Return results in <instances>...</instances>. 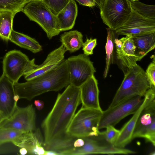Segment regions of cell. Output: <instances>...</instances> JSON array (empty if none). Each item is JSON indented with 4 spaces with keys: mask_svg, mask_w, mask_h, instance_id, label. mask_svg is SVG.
<instances>
[{
    "mask_svg": "<svg viewBox=\"0 0 155 155\" xmlns=\"http://www.w3.org/2000/svg\"><path fill=\"white\" fill-rule=\"evenodd\" d=\"M9 40L21 48L36 53L42 49V46L35 39L13 29Z\"/></svg>",
    "mask_w": 155,
    "mask_h": 155,
    "instance_id": "cell-20",
    "label": "cell"
},
{
    "mask_svg": "<svg viewBox=\"0 0 155 155\" xmlns=\"http://www.w3.org/2000/svg\"><path fill=\"white\" fill-rule=\"evenodd\" d=\"M35 117L32 104L24 107L17 106L11 116L1 123L0 128H12L25 132H32L36 129Z\"/></svg>",
    "mask_w": 155,
    "mask_h": 155,
    "instance_id": "cell-10",
    "label": "cell"
},
{
    "mask_svg": "<svg viewBox=\"0 0 155 155\" xmlns=\"http://www.w3.org/2000/svg\"><path fill=\"white\" fill-rule=\"evenodd\" d=\"M28 132L12 128H0V146L6 142H11L21 148Z\"/></svg>",
    "mask_w": 155,
    "mask_h": 155,
    "instance_id": "cell-22",
    "label": "cell"
},
{
    "mask_svg": "<svg viewBox=\"0 0 155 155\" xmlns=\"http://www.w3.org/2000/svg\"><path fill=\"white\" fill-rule=\"evenodd\" d=\"M41 0V1H43V0Z\"/></svg>",
    "mask_w": 155,
    "mask_h": 155,
    "instance_id": "cell-36",
    "label": "cell"
},
{
    "mask_svg": "<svg viewBox=\"0 0 155 155\" xmlns=\"http://www.w3.org/2000/svg\"><path fill=\"white\" fill-rule=\"evenodd\" d=\"M137 54L142 58L155 47V32L131 37Z\"/></svg>",
    "mask_w": 155,
    "mask_h": 155,
    "instance_id": "cell-19",
    "label": "cell"
},
{
    "mask_svg": "<svg viewBox=\"0 0 155 155\" xmlns=\"http://www.w3.org/2000/svg\"><path fill=\"white\" fill-rule=\"evenodd\" d=\"M138 0H128V1H129L130 2H134V1H138Z\"/></svg>",
    "mask_w": 155,
    "mask_h": 155,
    "instance_id": "cell-35",
    "label": "cell"
},
{
    "mask_svg": "<svg viewBox=\"0 0 155 155\" xmlns=\"http://www.w3.org/2000/svg\"><path fill=\"white\" fill-rule=\"evenodd\" d=\"M70 0H44L43 1L55 16L67 4Z\"/></svg>",
    "mask_w": 155,
    "mask_h": 155,
    "instance_id": "cell-28",
    "label": "cell"
},
{
    "mask_svg": "<svg viewBox=\"0 0 155 155\" xmlns=\"http://www.w3.org/2000/svg\"><path fill=\"white\" fill-rule=\"evenodd\" d=\"M115 32L118 35L131 37L155 32V20L145 18L132 9L128 19Z\"/></svg>",
    "mask_w": 155,
    "mask_h": 155,
    "instance_id": "cell-13",
    "label": "cell"
},
{
    "mask_svg": "<svg viewBox=\"0 0 155 155\" xmlns=\"http://www.w3.org/2000/svg\"><path fill=\"white\" fill-rule=\"evenodd\" d=\"M19 99L15 94L14 83L2 74L0 77V114L4 119L12 115Z\"/></svg>",
    "mask_w": 155,
    "mask_h": 155,
    "instance_id": "cell-15",
    "label": "cell"
},
{
    "mask_svg": "<svg viewBox=\"0 0 155 155\" xmlns=\"http://www.w3.org/2000/svg\"><path fill=\"white\" fill-rule=\"evenodd\" d=\"M107 35L105 45L106 52V65L104 71V78L107 77L108 73L110 66L114 63V53L115 39V31L109 28H107Z\"/></svg>",
    "mask_w": 155,
    "mask_h": 155,
    "instance_id": "cell-24",
    "label": "cell"
},
{
    "mask_svg": "<svg viewBox=\"0 0 155 155\" xmlns=\"http://www.w3.org/2000/svg\"><path fill=\"white\" fill-rule=\"evenodd\" d=\"M143 101L133 116L122 127L114 146L124 148L133 140L134 129L140 115L143 109L155 99V87H150L144 96Z\"/></svg>",
    "mask_w": 155,
    "mask_h": 155,
    "instance_id": "cell-14",
    "label": "cell"
},
{
    "mask_svg": "<svg viewBox=\"0 0 155 155\" xmlns=\"http://www.w3.org/2000/svg\"><path fill=\"white\" fill-rule=\"evenodd\" d=\"M31 0H0V10H10L15 14L22 12L25 5Z\"/></svg>",
    "mask_w": 155,
    "mask_h": 155,
    "instance_id": "cell-26",
    "label": "cell"
},
{
    "mask_svg": "<svg viewBox=\"0 0 155 155\" xmlns=\"http://www.w3.org/2000/svg\"><path fill=\"white\" fill-rule=\"evenodd\" d=\"M80 4L83 5L93 7L96 6V4L94 0H76Z\"/></svg>",
    "mask_w": 155,
    "mask_h": 155,
    "instance_id": "cell-31",
    "label": "cell"
},
{
    "mask_svg": "<svg viewBox=\"0 0 155 155\" xmlns=\"http://www.w3.org/2000/svg\"><path fill=\"white\" fill-rule=\"evenodd\" d=\"M4 120V118L2 117L0 114V125L2 121Z\"/></svg>",
    "mask_w": 155,
    "mask_h": 155,
    "instance_id": "cell-34",
    "label": "cell"
},
{
    "mask_svg": "<svg viewBox=\"0 0 155 155\" xmlns=\"http://www.w3.org/2000/svg\"><path fill=\"white\" fill-rule=\"evenodd\" d=\"M37 65L34 58L30 60L20 51L13 50L7 52L3 58V74L14 84Z\"/></svg>",
    "mask_w": 155,
    "mask_h": 155,
    "instance_id": "cell-7",
    "label": "cell"
},
{
    "mask_svg": "<svg viewBox=\"0 0 155 155\" xmlns=\"http://www.w3.org/2000/svg\"><path fill=\"white\" fill-rule=\"evenodd\" d=\"M105 128V131L100 132L101 135L106 142L114 145L119 136L120 130L111 125L108 126Z\"/></svg>",
    "mask_w": 155,
    "mask_h": 155,
    "instance_id": "cell-27",
    "label": "cell"
},
{
    "mask_svg": "<svg viewBox=\"0 0 155 155\" xmlns=\"http://www.w3.org/2000/svg\"><path fill=\"white\" fill-rule=\"evenodd\" d=\"M132 9L142 16L151 19L155 20V6L148 5L139 0L130 2Z\"/></svg>",
    "mask_w": 155,
    "mask_h": 155,
    "instance_id": "cell-25",
    "label": "cell"
},
{
    "mask_svg": "<svg viewBox=\"0 0 155 155\" xmlns=\"http://www.w3.org/2000/svg\"><path fill=\"white\" fill-rule=\"evenodd\" d=\"M34 103L37 109L39 110H41L44 107V103L41 100H35L34 101Z\"/></svg>",
    "mask_w": 155,
    "mask_h": 155,
    "instance_id": "cell-32",
    "label": "cell"
},
{
    "mask_svg": "<svg viewBox=\"0 0 155 155\" xmlns=\"http://www.w3.org/2000/svg\"><path fill=\"white\" fill-rule=\"evenodd\" d=\"M15 14L10 10H0V38L5 41L9 40Z\"/></svg>",
    "mask_w": 155,
    "mask_h": 155,
    "instance_id": "cell-23",
    "label": "cell"
},
{
    "mask_svg": "<svg viewBox=\"0 0 155 155\" xmlns=\"http://www.w3.org/2000/svg\"><path fill=\"white\" fill-rule=\"evenodd\" d=\"M67 51L61 45L51 52L43 63L26 73L24 78L28 81L49 72L58 67L64 60V54Z\"/></svg>",
    "mask_w": 155,
    "mask_h": 155,
    "instance_id": "cell-16",
    "label": "cell"
},
{
    "mask_svg": "<svg viewBox=\"0 0 155 155\" xmlns=\"http://www.w3.org/2000/svg\"><path fill=\"white\" fill-rule=\"evenodd\" d=\"M98 81L94 75L80 87V98L82 107L102 110L99 101Z\"/></svg>",
    "mask_w": 155,
    "mask_h": 155,
    "instance_id": "cell-17",
    "label": "cell"
},
{
    "mask_svg": "<svg viewBox=\"0 0 155 155\" xmlns=\"http://www.w3.org/2000/svg\"><path fill=\"white\" fill-rule=\"evenodd\" d=\"M70 84L80 87L96 72L93 62L88 56L80 54L67 59Z\"/></svg>",
    "mask_w": 155,
    "mask_h": 155,
    "instance_id": "cell-9",
    "label": "cell"
},
{
    "mask_svg": "<svg viewBox=\"0 0 155 155\" xmlns=\"http://www.w3.org/2000/svg\"><path fill=\"white\" fill-rule=\"evenodd\" d=\"M143 138L155 146V99L143 110L133 132V140Z\"/></svg>",
    "mask_w": 155,
    "mask_h": 155,
    "instance_id": "cell-11",
    "label": "cell"
},
{
    "mask_svg": "<svg viewBox=\"0 0 155 155\" xmlns=\"http://www.w3.org/2000/svg\"><path fill=\"white\" fill-rule=\"evenodd\" d=\"M115 45L117 63L124 74L142 58L136 53L131 36H126L119 39L115 38Z\"/></svg>",
    "mask_w": 155,
    "mask_h": 155,
    "instance_id": "cell-12",
    "label": "cell"
},
{
    "mask_svg": "<svg viewBox=\"0 0 155 155\" xmlns=\"http://www.w3.org/2000/svg\"><path fill=\"white\" fill-rule=\"evenodd\" d=\"M78 13V8L76 2L74 0H70L56 16L61 32L71 30L74 27Z\"/></svg>",
    "mask_w": 155,
    "mask_h": 155,
    "instance_id": "cell-18",
    "label": "cell"
},
{
    "mask_svg": "<svg viewBox=\"0 0 155 155\" xmlns=\"http://www.w3.org/2000/svg\"><path fill=\"white\" fill-rule=\"evenodd\" d=\"M100 9L103 22L114 31L126 21L132 10L128 0H104Z\"/></svg>",
    "mask_w": 155,
    "mask_h": 155,
    "instance_id": "cell-6",
    "label": "cell"
},
{
    "mask_svg": "<svg viewBox=\"0 0 155 155\" xmlns=\"http://www.w3.org/2000/svg\"><path fill=\"white\" fill-rule=\"evenodd\" d=\"M97 45V40L96 38L93 39L91 38H87L86 41L83 42L82 47L84 54L87 56L93 54V50Z\"/></svg>",
    "mask_w": 155,
    "mask_h": 155,
    "instance_id": "cell-30",
    "label": "cell"
},
{
    "mask_svg": "<svg viewBox=\"0 0 155 155\" xmlns=\"http://www.w3.org/2000/svg\"><path fill=\"white\" fill-rule=\"evenodd\" d=\"M124 78L108 108L131 97H144L150 88L145 72L137 64L124 74Z\"/></svg>",
    "mask_w": 155,
    "mask_h": 155,
    "instance_id": "cell-3",
    "label": "cell"
},
{
    "mask_svg": "<svg viewBox=\"0 0 155 155\" xmlns=\"http://www.w3.org/2000/svg\"><path fill=\"white\" fill-rule=\"evenodd\" d=\"M102 110L82 107L75 114L67 130V133L78 137L99 135L98 126Z\"/></svg>",
    "mask_w": 155,
    "mask_h": 155,
    "instance_id": "cell-4",
    "label": "cell"
},
{
    "mask_svg": "<svg viewBox=\"0 0 155 155\" xmlns=\"http://www.w3.org/2000/svg\"><path fill=\"white\" fill-rule=\"evenodd\" d=\"M60 41L66 50L71 53L79 50L84 42L82 34L76 30L64 32L61 35Z\"/></svg>",
    "mask_w": 155,
    "mask_h": 155,
    "instance_id": "cell-21",
    "label": "cell"
},
{
    "mask_svg": "<svg viewBox=\"0 0 155 155\" xmlns=\"http://www.w3.org/2000/svg\"><path fill=\"white\" fill-rule=\"evenodd\" d=\"M145 74L150 85V87H155V59L149 64L146 70Z\"/></svg>",
    "mask_w": 155,
    "mask_h": 155,
    "instance_id": "cell-29",
    "label": "cell"
},
{
    "mask_svg": "<svg viewBox=\"0 0 155 155\" xmlns=\"http://www.w3.org/2000/svg\"><path fill=\"white\" fill-rule=\"evenodd\" d=\"M81 103L80 87L69 84L59 93L55 104L43 121L44 147L66 134L78 106Z\"/></svg>",
    "mask_w": 155,
    "mask_h": 155,
    "instance_id": "cell-1",
    "label": "cell"
},
{
    "mask_svg": "<svg viewBox=\"0 0 155 155\" xmlns=\"http://www.w3.org/2000/svg\"><path fill=\"white\" fill-rule=\"evenodd\" d=\"M70 84L67 59L56 68L23 83L14 84L15 94L19 99L31 100L35 97L51 91H58Z\"/></svg>",
    "mask_w": 155,
    "mask_h": 155,
    "instance_id": "cell-2",
    "label": "cell"
},
{
    "mask_svg": "<svg viewBox=\"0 0 155 155\" xmlns=\"http://www.w3.org/2000/svg\"><path fill=\"white\" fill-rule=\"evenodd\" d=\"M19 152L21 155H25L28 154L27 150L25 148H21L19 151Z\"/></svg>",
    "mask_w": 155,
    "mask_h": 155,
    "instance_id": "cell-33",
    "label": "cell"
},
{
    "mask_svg": "<svg viewBox=\"0 0 155 155\" xmlns=\"http://www.w3.org/2000/svg\"><path fill=\"white\" fill-rule=\"evenodd\" d=\"M22 12L42 28L49 39L61 32L56 16L43 1L31 0L24 6Z\"/></svg>",
    "mask_w": 155,
    "mask_h": 155,
    "instance_id": "cell-5",
    "label": "cell"
},
{
    "mask_svg": "<svg viewBox=\"0 0 155 155\" xmlns=\"http://www.w3.org/2000/svg\"><path fill=\"white\" fill-rule=\"evenodd\" d=\"M143 100L141 97H133L103 111L98 124V129L105 128L109 125L114 126L125 117L134 114Z\"/></svg>",
    "mask_w": 155,
    "mask_h": 155,
    "instance_id": "cell-8",
    "label": "cell"
}]
</instances>
